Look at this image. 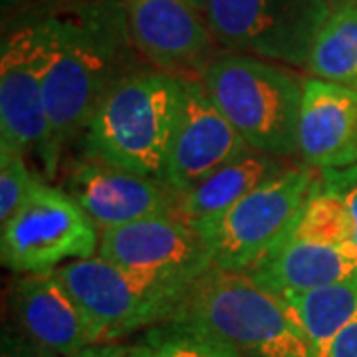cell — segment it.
I'll return each mask as SVG.
<instances>
[{
    "label": "cell",
    "instance_id": "6da1fadb",
    "mask_svg": "<svg viewBox=\"0 0 357 357\" xmlns=\"http://www.w3.org/2000/svg\"><path fill=\"white\" fill-rule=\"evenodd\" d=\"M54 18L56 46L44 79L48 137L38 155L44 178L56 177L66 145L82 137L109 88L137 68L121 0L77 2Z\"/></svg>",
    "mask_w": 357,
    "mask_h": 357
},
{
    "label": "cell",
    "instance_id": "7a4b0ae2",
    "mask_svg": "<svg viewBox=\"0 0 357 357\" xmlns=\"http://www.w3.org/2000/svg\"><path fill=\"white\" fill-rule=\"evenodd\" d=\"M181 96V77L143 66L129 70L89 117L82 157L165 181Z\"/></svg>",
    "mask_w": 357,
    "mask_h": 357
},
{
    "label": "cell",
    "instance_id": "3957f363",
    "mask_svg": "<svg viewBox=\"0 0 357 357\" xmlns=\"http://www.w3.org/2000/svg\"><path fill=\"white\" fill-rule=\"evenodd\" d=\"M173 318L217 335L241 357H316L288 302L244 272L213 266Z\"/></svg>",
    "mask_w": 357,
    "mask_h": 357
},
{
    "label": "cell",
    "instance_id": "277c9868",
    "mask_svg": "<svg viewBox=\"0 0 357 357\" xmlns=\"http://www.w3.org/2000/svg\"><path fill=\"white\" fill-rule=\"evenodd\" d=\"M201 84L250 149L282 159L298 155L306 79L272 60L227 50L211 60Z\"/></svg>",
    "mask_w": 357,
    "mask_h": 357
},
{
    "label": "cell",
    "instance_id": "5b68a950",
    "mask_svg": "<svg viewBox=\"0 0 357 357\" xmlns=\"http://www.w3.org/2000/svg\"><path fill=\"white\" fill-rule=\"evenodd\" d=\"M246 274L278 296L314 290L357 274L349 211L324 185L321 171L288 229Z\"/></svg>",
    "mask_w": 357,
    "mask_h": 357
},
{
    "label": "cell",
    "instance_id": "8992f818",
    "mask_svg": "<svg viewBox=\"0 0 357 357\" xmlns=\"http://www.w3.org/2000/svg\"><path fill=\"white\" fill-rule=\"evenodd\" d=\"M100 227L46 178L34 181L18 211L0 230V260L14 274L54 272L100 250Z\"/></svg>",
    "mask_w": 357,
    "mask_h": 357
},
{
    "label": "cell",
    "instance_id": "52a82bcc",
    "mask_svg": "<svg viewBox=\"0 0 357 357\" xmlns=\"http://www.w3.org/2000/svg\"><path fill=\"white\" fill-rule=\"evenodd\" d=\"M318 178V169L290 163L230 206L213 227L199 234L213 266L246 274L288 229Z\"/></svg>",
    "mask_w": 357,
    "mask_h": 357
},
{
    "label": "cell",
    "instance_id": "ba28073f",
    "mask_svg": "<svg viewBox=\"0 0 357 357\" xmlns=\"http://www.w3.org/2000/svg\"><path fill=\"white\" fill-rule=\"evenodd\" d=\"M333 10L326 0H204L203 14L230 52L304 66Z\"/></svg>",
    "mask_w": 357,
    "mask_h": 357
},
{
    "label": "cell",
    "instance_id": "9c48e42d",
    "mask_svg": "<svg viewBox=\"0 0 357 357\" xmlns=\"http://www.w3.org/2000/svg\"><path fill=\"white\" fill-rule=\"evenodd\" d=\"M54 274L84 310L98 344H115L167 321L185 300L147 284L100 255L68 262Z\"/></svg>",
    "mask_w": 357,
    "mask_h": 357
},
{
    "label": "cell",
    "instance_id": "30bf717a",
    "mask_svg": "<svg viewBox=\"0 0 357 357\" xmlns=\"http://www.w3.org/2000/svg\"><path fill=\"white\" fill-rule=\"evenodd\" d=\"M56 46V18L10 30L0 50V149L30 155L44 149L48 119L44 79Z\"/></svg>",
    "mask_w": 357,
    "mask_h": 357
},
{
    "label": "cell",
    "instance_id": "8fae6325",
    "mask_svg": "<svg viewBox=\"0 0 357 357\" xmlns=\"http://www.w3.org/2000/svg\"><path fill=\"white\" fill-rule=\"evenodd\" d=\"M98 255L151 286L187 296L213 260L199 232L178 215H159L103 229Z\"/></svg>",
    "mask_w": 357,
    "mask_h": 357
},
{
    "label": "cell",
    "instance_id": "7c38bea8",
    "mask_svg": "<svg viewBox=\"0 0 357 357\" xmlns=\"http://www.w3.org/2000/svg\"><path fill=\"white\" fill-rule=\"evenodd\" d=\"M129 36L153 68L187 79H201L217 56L204 14L189 0H121Z\"/></svg>",
    "mask_w": 357,
    "mask_h": 357
},
{
    "label": "cell",
    "instance_id": "4fadbf2b",
    "mask_svg": "<svg viewBox=\"0 0 357 357\" xmlns=\"http://www.w3.org/2000/svg\"><path fill=\"white\" fill-rule=\"evenodd\" d=\"M64 191L100 230L159 215H181L183 197L165 181L82 157L66 173Z\"/></svg>",
    "mask_w": 357,
    "mask_h": 357
},
{
    "label": "cell",
    "instance_id": "5bb4252c",
    "mask_svg": "<svg viewBox=\"0 0 357 357\" xmlns=\"http://www.w3.org/2000/svg\"><path fill=\"white\" fill-rule=\"evenodd\" d=\"M183 82L177 126L167 157L165 183L181 197L250 147L204 91L201 79Z\"/></svg>",
    "mask_w": 357,
    "mask_h": 357
},
{
    "label": "cell",
    "instance_id": "9a60e30c",
    "mask_svg": "<svg viewBox=\"0 0 357 357\" xmlns=\"http://www.w3.org/2000/svg\"><path fill=\"white\" fill-rule=\"evenodd\" d=\"M16 328L58 357L98 344L93 326L54 272L20 274L10 288Z\"/></svg>",
    "mask_w": 357,
    "mask_h": 357
},
{
    "label": "cell",
    "instance_id": "2e32d148",
    "mask_svg": "<svg viewBox=\"0 0 357 357\" xmlns=\"http://www.w3.org/2000/svg\"><path fill=\"white\" fill-rule=\"evenodd\" d=\"M298 157L318 171L357 165V91L307 77L298 121Z\"/></svg>",
    "mask_w": 357,
    "mask_h": 357
},
{
    "label": "cell",
    "instance_id": "e0dca14e",
    "mask_svg": "<svg viewBox=\"0 0 357 357\" xmlns=\"http://www.w3.org/2000/svg\"><path fill=\"white\" fill-rule=\"evenodd\" d=\"M290 165L286 159L248 149L227 165L201 181L195 189L183 195L181 215L199 234L213 227L230 206L244 199L256 187L276 177Z\"/></svg>",
    "mask_w": 357,
    "mask_h": 357
},
{
    "label": "cell",
    "instance_id": "ac0fdd59",
    "mask_svg": "<svg viewBox=\"0 0 357 357\" xmlns=\"http://www.w3.org/2000/svg\"><path fill=\"white\" fill-rule=\"evenodd\" d=\"M319 357L333 337L357 319V274L306 292L282 296Z\"/></svg>",
    "mask_w": 357,
    "mask_h": 357
},
{
    "label": "cell",
    "instance_id": "d6986e66",
    "mask_svg": "<svg viewBox=\"0 0 357 357\" xmlns=\"http://www.w3.org/2000/svg\"><path fill=\"white\" fill-rule=\"evenodd\" d=\"M306 70L318 79L357 91V2L330 14L312 46Z\"/></svg>",
    "mask_w": 357,
    "mask_h": 357
},
{
    "label": "cell",
    "instance_id": "ffe728a7",
    "mask_svg": "<svg viewBox=\"0 0 357 357\" xmlns=\"http://www.w3.org/2000/svg\"><path fill=\"white\" fill-rule=\"evenodd\" d=\"M128 357H241L220 337L183 319H167L145 330Z\"/></svg>",
    "mask_w": 357,
    "mask_h": 357
},
{
    "label": "cell",
    "instance_id": "44dd1931",
    "mask_svg": "<svg viewBox=\"0 0 357 357\" xmlns=\"http://www.w3.org/2000/svg\"><path fill=\"white\" fill-rule=\"evenodd\" d=\"M36 178L26 165V157L0 149V225L18 211Z\"/></svg>",
    "mask_w": 357,
    "mask_h": 357
},
{
    "label": "cell",
    "instance_id": "7402d4cb",
    "mask_svg": "<svg viewBox=\"0 0 357 357\" xmlns=\"http://www.w3.org/2000/svg\"><path fill=\"white\" fill-rule=\"evenodd\" d=\"M321 181L347 206L349 217H351V227H354V241L357 244V165L321 171Z\"/></svg>",
    "mask_w": 357,
    "mask_h": 357
},
{
    "label": "cell",
    "instance_id": "603a6c76",
    "mask_svg": "<svg viewBox=\"0 0 357 357\" xmlns=\"http://www.w3.org/2000/svg\"><path fill=\"white\" fill-rule=\"evenodd\" d=\"M0 347H2L0 357H58L56 354H52L50 349L30 340L16 326H4Z\"/></svg>",
    "mask_w": 357,
    "mask_h": 357
},
{
    "label": "cell",
    "instance_id": "cb8c5ba5",
    "mask_svg": "<svg viewBox=\"0 0 357 357\" xmlns=\"http://www.w3.org/2000/svg\"><path fill=\"white\" fill-rule=\"evenodd\" d=\"M319 357H357V319L337 333Z\"/></svg>",
    "mask_w": 357,
    "mask_h": 357
},
{
    "label": "cell",
    "instance_id": "d4e9b609",
    "mask_svg": "<svg viewBox=\"0 0 357 357\" xmlns=\"http://www.w3.org/2000/svg\"><path fill=\"white\" fill-rule=\"evenodd\" d=\"M70 357H128V345L119 344H93Z\"/></svg>",
    "mask_w": 357,
    "mask_h": 357
},
{
    "label": "cell",
    "instance_id": "484cf974",
    "mask_svg": "<svg viewBox=\"0 0 357 357\" xmlns=\"http://www.w3.org/2000/svg\"><path fill=\"white\" fill-rule=\"evenodd\" d=\"M0 2H2V10L6 13V10H10V8H16V6L24 4L28 0H0Z\"/></svg>",
    "mask_w": 357,
    "mask_h": 357
},
{
    "label": "cell",
    "instance_id": "4316f807",
    "mask_svg": "<svg viewBox=\"0 0 357 357\" xmlns=\"http://www.w3.org/2000/svg\"><path fill=\"white\" fill-rule=\"evenodd\" d=\"M328 4H330V8L335 10V8H342L345 4H351V2H356V0H326Z\"/></svg>",
    "mask_w": 357,
    "mask_h": 357
},
{
    "label": "cell",
    "instance_id": "83f0119b",
    "mask_svg": "<svg viewBox=\"0 0 357 357\" xmlns=\"http://www.w3.org/2000/svg\"><path fill=\"white\" fill-rule=\"evenodd\" d=\"M189 2H191L192 6H195V8H199V10H201V13H203V8H204V0H189Z\"/></svg>",
    "mask_w": 357,
    "mask_h": 357
},
{
    "label": "cell",
    "instance_id": "f1b7e54d",
    "mask_svg": "<svg viewBox=\"0 0 357 357\" xmlns=\"http://www.w3.org/2000/svg\"><path fill=\"white\" fill-rule=\"evenodd\" d=\"M356 2H357V0H356Z\"/></svg>",
    "mask_w": 357,
    "mask_h": 357
}]
</instances>
